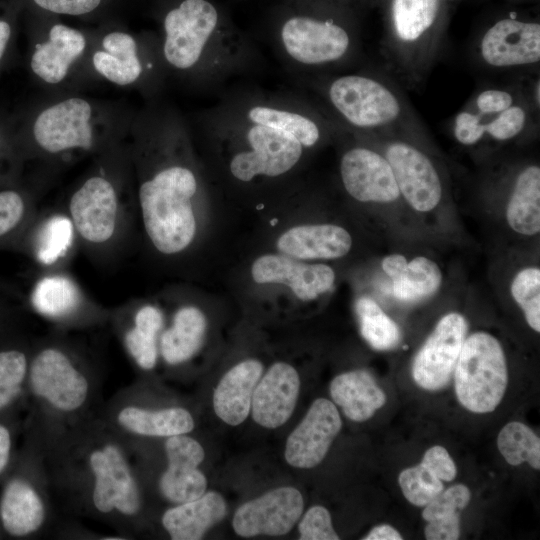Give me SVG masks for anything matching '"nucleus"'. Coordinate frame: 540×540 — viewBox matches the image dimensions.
<instances>
[{"label": "nucleus", "mask_w": 540, "mask_h": 540, "mask_svg": "<svg viewBox=\"0 0 540 540\" xmlns=\"http://www.w3.org/2000/svg\"><path fill=\"white\" fill-rule=\"evenodd\" d=\"M497 447L508 464L518 466L526 462L533 469H540V439L526 424L507 423L497 436Z\"/></svg>", "instance_id": "4c0bfd02"}, {"label": "nucleus", "mask_w": 540, "mask_h": 540, "mask_svg": "<svg viewBox=\"0 0 540 540\" xmlns=\"http://www.w3.org/2000/svg\"><path fill=\"white\" fill-rule=\"evenodd\" d=\"M330 395L344 415L354 422L370 419L387 401L384 390L364 369L341 373L330 383Z\"/></svg>", "instance_id": "7c9ffc66"}, {"label": "nucleus", "mask_w": 540, "mask_h": 540, "mask_svg": "<svg viewBox=\"0 0 540 540\" xmlns=\"http://www.w3.org/2000/svg\"><path fill=\"white\" fill-rule=\"evenodd\" d=\"M101 46L93 54L92 64L102 77L119 86L134 84L141 78L144 66L132 35L110 32L103 37Z\"/></svg>", "instance_id": "2f4dec72"}, {"label": "nucleus", "mask_w": 540, "mask_h": 540, "mask_svg": "<svg viewBox=\"0 0 540 540\" xmlns=\"http://www.w3.org/2000/svg\"><path fill=\"white\" fill-rule=\"evenodd\" d=\"M421 463L427 466L440 480L450 482L457 476V467L443 446L434 445L426 450Z\"/></svg>", "instance_id": "a18cd8bd"}, {"label": "nucleus", "mask_w": 540, "mask_h": 540, "mask_svg": "<svg viewBox=\"0 0 540 540\" xmlns=\"http://www.w3.org/2000/svg\"><path fill=\"white\" fill-rule=\"evenodd\" d=\"M40 8L65 15H83L95 10L101 0H33Z\"/></svg>", "instance_id": "de8ad7c7"}, {"label": "nucleus", "mask_w": 540, "mask_h": 540, "mask_svg": "<svg viewBox=\"0 0 540 540\" xmlns=\"http://www.w3.org/2000/svg\"><path fill=\"white\" fill-rule=\"evenodd\" d=\"M0 293L16 300L24 299V293L19 287L0 276Z\"/></svg>", "instance_id": "603ef678"}, {"label": "nucleus", "mask_w": 540, "mask_h": 540, "mask_svg": "<svg viewBox=\"0 0 540 540\" xmlns=\"http://www.w3.org/2000/svg\"><path fill=\"white\" fill-rule=\"evenodd\" d=\"M94 264L114 266L135 245L138 209L128 146L119 142L96 155L93 168L76 184L64 206Z\"/></svg>", "instance_id": "20e7f679"}, {"label": "nucleus", "mask_w": 540, "mask_h": 540, "mask_svg": "<svg viewBox=\"0 0 540 540\" xmlns=\"http://www.w3.org/2000/svg\"><path fill=\"white\" fill-rule=\"evenodd\" d=\"M127 146L139 234L153 258L181 269L210 233L215 182L190 126L172 108H148L132 126Z\"/></svg>", "instance_id": "f03ea898"}, {"label": "nucleus", "mask_w": 540, "mask_h": 540, "mask_svg": "<svg viewBox=\"0 0 540 540\" xmlns=\"http://www.w3.org/2000/svg\"><path fill=\"white\" fill-rule=\"evenodd\" d=\"M513 104V95L501 89L484 90L478 94L475 100L476 112L485 117L499 114Z\"/></svg>", "instance_id": "49530a36"}, {"label": "nucleus", "mask_w": 540, "mask_h": 540, "mask_svg": "<svg viewBox=\"0 0 540 540\" xmlns=\"http://www.w3.org/2000/svg\"><path fill=\"white\" fill-rule=\"evenodd\" d=\"M24 299L61 331L100 326L109 320L110 308L94 300L68 269L39 270Z\"/></svg>", "instance_id": "f8f14e48"}, {"label": "nucleus", "mask_w": 540, "mask_h": 540, "mask_svg": "<svg viewBox=\"0 0 540 540\" xmlns=\"http://www.w3.org/2000/svg\"><path fill=\"white\" fill-rule=\"evenodd\" d=\"M163 306L156 294L131 298L110 308L112 325L125 352L143 371L153 370L160 360L159 339L164 326Z\"/></svg>", "instance_id": "f3484780"}, {"label": "nucleus", "mask_w": 540, "mask_h": 540, "mask_svg": "<svg viewBox=\"0 0 540 540\" xmlns=\"http://www.w3.org/2000/svg\"><path fill=\"white\" fill-rule=\"evenodd\" d=\"M380 150L392 167L402 202L422 217L437 212L445 189L432 158L417 146L401 140L391 141Z\"/></svg>", "instance_id": "dca6fc26"}, {"label": "nucleus", "mask_w": 540, "mask_h": 540, "mask_svg": "<svg viewBox=\"0 0 540 540\" xmlns=\"http://www.w3.org/2000/svg\"><path fill=\"white\" fill-rule=\"evenodd\" d=\"M453 374L455 394L463 408L476 414L494 411L508 384L502 344L487 331L466 335Z\"/></svg>", "instance_id": "9d476101"}, {"label": "nucleus", "mask_w": 540, "mask_h": 540, "mask_svg": "<svg viewBox=\"0 0 540 540\" xmlns=\"http://www.w3.org/2000/svg\"><path fill=\"white\" fill-rule=\"evenodd\" d=\"M32 348L10 346L0 349V410L22 391L27 380Z\"/></svg>", "instance_id": "ea45409f"}, {"label": "nucleus", "mask_w": 540, "mask_h": 540, "mask_svg": "<svg viewBox=\"0 0 540 540\" xmlns=\"http://www.w3.org/2000/svg\"><path fill=\"white\" fill-rule=\"evenodd\" d=\"M100 124L99 109L85 98L75 96L54 102L41 110L33 122L32 154L48 163L97 155L119 142Z\"/></svg>", "instance_id": "1a4fd4ad"}, {"label": "nucleus", "mask_w": 540, "mask_h": 540, "mask_svg": "<svg viewBox=\"0 0 540 540\" xmlns=\"http://www.w3.org/2000/svg\"><path fill=\"white\" fill-rule=\"evenodd\" d=\"M325 97L343 122L359 132L390 125L402 112L401 103L392 90L361 74L332 79L325 88Z\"/></svg>", "instance_id": "4468645a"}, {"label": "nucleus", "mask_w": 540, "mask_h": 540, "mask_svg": "<svg viewBox=\"0 0 540 540\" xmlns=\"http://www.w3.org/2000/svg\"><path fill=\"white\" fill-rule=\"evenodd\" d=\"M454 137L464 146H473L485 137L483 118L476 112L463 110L459 112L453 125Z\"/></svg>", "instance_id": "c03bdc74"}, {"label": "nucleus", "mask_w": 540, "mask_h": 540, "mask_svg": "<svg viewBox=\"0 0 540 540\" xmlns=\"http://www.w3.org/2000/svg\"><path fill=\"white\" fill-rule=\"evenodd\" d=\"M303 508L298 489L279 487L242 504L233 516L232 526L241 537L285 535L299 520Z\"/></svg>", "instance_id": "aec40b11"}, {"label": "nucleus", "mask_w": 540, "mask_h": 540, "mask_svg": "<svg viewBox=\"0 0 540 540\" xmlns=\"http://www.w3.org/2000/svg\"><path fill=\"white\" fill-rule=\"evenodd\" d=\"M11 25L6 20L0 19V61L11 37Z\"/></svg>", "instance_id": "864d4df0"}, {"label": "nucleus", "mask_w": 540, "mask_h": 540, "mask_svg": "<svg viewBox=\"0 0 540 540\" xmlns=\"http://www.w3.org/2000/svg\"><path fill=\"white\" fill-rule=\"evenodd\" d=\"M338 175L344 194L358 206L382 209L402 202L389 161L380 149L365 142L342 150Z\"/></svg>", "instance_id": "2eb2a0df"}, {"label": "nucleus", "mask_w": 540, "mask_h": 540, "mask_svg": "<svg viewBox=\"0 0 540 540\" xmlns=\"http://www.w3.org/2000/svg\"><path fill=\"white\" fill-rule=\"evenodd\" d=\"M443 281L439 264L425 255L408 258L402 273L391 280V292L400 302L414 303L435 294Z\"/></svg>", "instance_id": "c9c22d12"}, {"label": "nucleus", "mask_w": 540, "mask_h": 540, "mask_svg": "<svg viewBox=\"0 0 540 540\" xmlns=\"http://www.w3.org/2000/svg\"><path fill=\"white\" fill-rule=\"evenodd\" d=\"M38 211L35 192L13 185L0 187V250L12 251Z\"/></svg>", "instance_id": "f704fd0d"}, {"label": "nucleus", "mask_w": 540, "mask_h": 540, "mask_svg": "<svg viewBox=\"0 0 540 540\" xmlns=\"http://www.w3.org/2000/svg\"><path fill=\"white\" fill-rule=\"evenodd\" d=\"M480 116L483 118L485 136L500 142L512 140L518 136L523 131L528 118L526 110L514 104L494 116Z\"/></svg>", "instance_id": "79ce46f5"}, {"label": "nucleus", "mask_w": 540, "mask_h": 540, "mask_svg": "<svg viewBox=\"0 0 540 540\" xmlns=\"http://www.w3.org/2000/svg\"><path fill=\"white\" fill-rule=\"evenodd\" d=\"M156 295L165 314L160 359L170 367L184 365L198 355L207 339V294L190 285L174 284Z\"/></svg>", "instance_id": "ddd939ff"}, {"label": "nucleus", "mask_w": 540, "mask_h": 540, "mask_svg": "<svg viewBox=\"0 0 540 540\" xmlns=\"http://www.w3.org/2000/svg\"><path fill=\"white\" fill-rule=\"evenodd\" d=\"M363 540H401L402 535L391 525L381 524L373 527Z\"/></svg>", "instance_id": "8fccbe9b"}, {"label": "nucleus", "mask_w": 540, "mask_h": 540, "mask_svg": "<svg viewBox=\"0 0 540 540\" xmlns=\"http://www.w3.org/2000/svg\"><path fill=\"white\" fill-rule=\"evenodd\" d=\"M408 258L400 253H392L385 256L381 262V268L384 274L393 280L398 277L405 269Z\"/></svg>", "instance_id": "09e8293b"}, {"label": "nucleus", "mask_w": 540, "mask_h": 540, "mask_svg": "<svg viewBox=\"0 0 540 540\" xmlns=\"http://www.w3.org/2000/svg\"><path fill=\"white\" fill-rule=\"evenodd\" d=\"M341 428L342 420L335 404L325 398L316 399L288 436L285 460L290 466L301 469L319 465Z\"/></svg>", "instance_id": "412c9836"}, {"label": "nucleus", "mask_w": 540, "mask_h": 540, "mask_svg": "<svg viewBox=\"0 0 540 540\" xmlns=\"http://www.w3.org/2000/svg\"><path fill=\"white\" fill-rule=\"evenodd\" d=\"M355 312L361 336L373 349L387 351L400 343L399 326L372 297L359 295L355 300Z\"/></svg>", "instance_id": "e433bc0d"}, {"label": "nucleus", "mask_w": 540, "mask_h": 540, "mask_svg": "<svg viewBox=\"0 0 540 540\" xmlns=\"http://www.w3.org/2000/svg\"><path fill=\"white\" fill-rule=\"evenodd\" d=\"M398 484L406 500L418 507H424L444 490L443 481L421 462L402 470Z\"/></svg>", "instance_id": "a19ab883"}, {"label": "nucleus", "mask_w": 540, "mask_h": 540, "mask_svg": "<svg viewBox=\"0 0 540 540\" xmlns=\"http://www.w3.org/2000/svg\"><path fill=\"white\" fill-rule=\"evenodd\" d=\"M201 154L215 184L267 203L300 181L327 123L296 95L256 89L227 92L200 116Z\"/></svg>", "instance_id": "f257e3e1"}, {"label": "nucleus", "mask_w": 540, "mask_h": 540, "mask_svg": "<svg viewBox=\"0 0 540 540\" xmlns=\"http://www.w3.org/2000/svg\"><path fill=\"white\" fill-rule=\"evenodd\" d=\"M227 514L223 496L215 491L167 509L162 526L173 540H198Z\"/></svg>", "instance_id": "c756f323"}, {"label": "nucleus", "mask_w": 540, "mask_h": 540, "mask_svg": "<svg viewBox=\"0 0 540 540\" xmlns=\"http://www.w3.org/2000/svg\"><path fill=\"white\" fill-rule=\"evenodd\" d=\"M263 368L259 359L245 358L222 376L213 393V408L222 421L232 426L245 421Z\"/></svg>", "instance_id": "bb28decb"}, {"label": "nucleus", "mask_w": 540, "mask_h": 540, "mask_svg": "<svg viewBox=\"0 0 540 540\" xmlns=\"http://www.w3.org/2000/svg\"><path fill=\"white\" fill-rule=\"evenodd\" d=\"M277 48L293 68L311 70L343 61L353 47L345 26L306 12L288 13L275 29Z\"/></svg>", "instance_id": "9b49d317"}, {"label": "nucleus", "mask_w": 540, "mask_h": 540, "mask_svg": "<svg viewBox=\"0 0 540 540\" xmlns=\"http://www.w3.org/2000/svg\"><path fill=\"white\" fill-rule=\"evenodd\" d=\"M12 251L27 257L39 270L68 269L80 242L64 206L39 209Z\"/></svg>", "instance_id": "a211bd4d"}, {"label": "nucleus", "mask_w": 540, "mask_h": 540, "mask_svg": "<svg viewBox=\"0 0 540 540\" xmlns=\"http://www.w3.org/2000/svg\"><path fill=\"white\" fill-rule=\"evenodd\" d=\"M510 295L528 326L540 332V268L536 264L518 269L510 281Z\"/></svg>", "instance_id": "58836bf2"}, {"label": "nucleus", "mask_w": 540, "mask_h": 540, "mask_svg": "<svg viewBox=\"0 0 540 540\" xmlns=\"http://www.w3.org/2000/svg\"><path fill=\"white\" fill-rule=\"evenodd\" d=\"M504 218L508 228L523 238L540 233V167L528 164L514 176L505 200Z\"/></svg>", "instance_id": "c85d7f7f"}, {"label": "nucleus", "mask_w": 540, "mask_h": 540, "mask_svg": "<svg viewBox=\"0 0 540 540\" xmlns=\"http://www.w3.org/2000/svg\"><path fill=\"white\" fill-rule=\"evenodd\" d=\"M440 0H393L392 33L396 45L416 51L424 44L438 16Z\"/></svg>", "instance_id": "473e14b6"}, {"label": "nucleus", "mask_w": 540, "mask_h": 540, "mask_svg": "<svg viewBox=\"0 0 540 540\" xmlns=\"http://www.w3.org/2000/svg\"><path fill=\"white\" fill-rule=\"evenodd\" d=\"M27 382L42 406L47 436L86 420L97 376L86 351L57 330L32 347Z\"/></svg>", "instance_id": "423d86ee"}, {"label": "nucleus", "mask_w": 540, "mask_h": 540, "mask_svg": "<svg viewBox=\"0 0 540 540\" xmlns=\"http://www.w3.org/2000/svg\"><path fill=\"white\" fill-rule=\"evenodd\" d=\"M300 376L288 362H274L259 379L252 396L253 420L274 429L291 417L299 395Z\"/></svg>", "instance_id": "393cba45"}, {"label": "nucleus", "mask_w": 540, "mask_h": 540, "mask_svg": "<svg viewBox=\"0 0 540 540\" xmlns=\"http://www.w3.org/2000/svg\"><path fill=\"white\" fill-rule=\"evenodd\" d=\"M167 467L160 476L159 490L173 504L194 500L206 492L207 479L199 469L205 458L202 445L187 434L166 438Z\"/></svg>", "instance_id": "4be33fe9"}, {"label": "nucleus", "mask_w": 540, "mask_h": 540, "mask_svg": "<svg viewBox=\"0 0 540 540\" xmlns=\"http://www.w3.org/2000/svg\"><path fill=\"white\" fill-rule=\"evenodd\" d=\"M471 500V492L464 484L444 489L424 506L422 518L426 521L424 535L427 540H456L460 536V515Z\"/></svg>", "instance_id": "72a5a7b5"}, {"label": "nucleus", "mask_w": 540, "mask_h": 540, "mask_svg": "<svg viewBox=\"0 0 540 540\" xmlns=\"http://www.w3.org/2000/svg\"><path fill=\"white\" fill-rule=\"evenodd\" d=\"M49 515L48 497L30 481L12 479L0 499V519L12 536H28L44 528Z\"/></svg>", "instance_id": "a878e982"}, {"label": "nucleus", "mask_w": 540, "mask_h": 540, "mask_svg": "<svg viewBox=\"0 0 540 540\" xmlns=\"http://www.w3.org/2000/svg\"><path fill=\"white\" fill-rule=\"evenodd\" d=\"M165 63L199 84L215 87L257 67L254 45L209 0H182L163 20Z\"/></svg>", "instance_id": "39448f33"}, {"label": "nucleus", "mask_w": 540, "mask_h": 540, "mask_svg": "<svg viewBox=\"0 0 540 540\" xmlns=\"http://www.w3.org/2000/svg\"><path fill=\"white\" fill-rule=\"evenodd\" d=\"M466 333L467 321L460 312H448L438 320L412 363V376L419 387L437 391L447 385Z\"/></svg>", "instance_id": "6ab92c4d"}, {"label": "nucleus", "mask_w": 540, "mask_h": 540, "mask_svg": "<svg viewBox=\"0 0 540 540\" xmlns=\"http://www.w3.org/2000/svg\"><path fill=\"white\" fill-rule=\"evenodd\" d=\"M239 277L240 296L259 304L294 306L319 302L334 291L338 281L333 264L300 261L267 250L254 255Z\"/></svg>", "instance_id": "6e6552de"}, {"label": "nucleus", "mask_w": 540, "mask_h": 540, "mask_svg": "<svg viewBox=\"0 0 540 540\" xmlns=\"http://www.w3.org/2000/svg\"><path fill=\"white\" fill-rule=\"evenodd\" d=\"M106 422L120 437H163L188 434L195 427L192 414L183 407L151 409L118 396L106 413Z\"/></svg>", "instance_id": "b1692460"}, {"label": "nucleus", "mask_w": 540, "mask_h": 540, "mask_svg": "<svg viewBox=\"0 0 540 540\" xmlns=\"http://www.w3.org/2000/svg\"><path fill=\"white\" fill-rule=\"evenodd\" d=\"M262 250L306 262L341 261L351 254L355 237L336 219L314 214L301 182L266 203Z\"/></svg>", "instance_id": "0eeeda50"}, {"label": "nucleus", "mask_w": 540, "mask_h": 540, "mask_svg": "<svg viewBox=\"0 0 540 540\" xmlns=\"http://www.w3.org/2000/svg\"><path fill=\"white\" fill-rule=\"evenodd\" d=\"M483 61L495 68L533 65L540 60V24L515 18L494 23L480 42Z\"/></svg>", "instance_id": "5701e85b"}, {"label": "nucleus", "mask_w": 540, "mask_h": 540, "mask_svg": "<svg viewBox=\"0 0 540 540\" xmlns=\"http://www.w3.org/2000/svg\"><path fill=\"white\" fill-rule=\"evenodd\" d=\"M301 540H338L330 512L323 506H312L298 525Z\"/></svg>", "instance_id": "37998d69"}, {"label": "nucleus", "mask_w": 540, "mask_h": 540, "mask_svg": "<svg viewBox=\"0 0 540 540\" xmlns=\"http://www.w3.org/2000/svg\"><path fill=\"white\" fill-rule=\"evenodd\" d=\"M86 45V38L79 30L55 24L50 28L47 39L35 46L30 60L31 70L45 83L59 84L84 53Z\"/></svg>", "instance_id": "cd10ccee"}, {"label": "nucleus", "mask_w": 540, "mask_h": 540, "mask_svg": "<svg viewBox=\"0 0 540 540\" xmlns=\"http://www.w3.org/2000/svg\"><path fill=\"white\" fill-rule=\"evenodd\" d=\"M104 424L85 420L45 437L51 467L45 473L84 512L126 526L140 514L142 494L124 440Z\"/></svg>", "instance_id": "7ed1b4c3"}, {"label": "nucleus", "mask_w": 540, "mask_h": 540, "mask_svg": "<svg viewBox=\"0 0 540 540\" xmlns=\"http://www.w3.org/2000/svg\"><path fill=\"white\" fill-rule=\"evenodd\" d=\"M11 451V436L8 429L0 425V473L6 467Z\"/></svg>", "instance_id": "3c124183"}]
</instances>
